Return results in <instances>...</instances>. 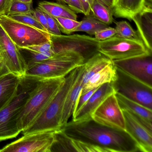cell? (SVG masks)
<instances>
[{"label": "cell", "instance_id": "d6a6232c", "mask_svg": "<svg viewBox=\"0 0 152 152\" xmlns=\"http://www.w3.org/2000/svg\"><path fill=\"white\" fill-rule=\"evenodd\" d=\"M116 31L115 28L108 27L97 32L95 34V38L98 41H103L115 36Z\"/></svg>", "mask_w": 152, "mask_h": 152}, {"label": "cell", "instance_id": "7a4b0ae2", "mask_svg": "<svg viewBox=\"0 0 152 152\" xmlns=\"http://www.w3.org/2000/svg\"><path fill=\"white\" fill-rule=\"evenodd\" d=\"M80 66L73 69L65 77L63 84L42 112L28 128L22 132L23 135L61 129L66 97L78 77Z\"/></svg>", "mask_w": 152, "mask_h": 152}, {"label": "cell", "instance_id": "4fadbf2b", "mask_svg": "<svg viewBox=\"0 0 152 152\" xmlns=\"http://www.w3.org/2000/svg\"><path fill=\"white\" fill-rule=\"evenodd\" d=\"M112 62L115 67L152 87V53Z\"/></svg>", "mask_w": 152, "mask_h": 152}, {"label": "cell", "instance_id": "f35d334b", "mask_svg": "<svg viewBox=\"0 0 152 152\" xmlns=\"http://www.w3.org/2000/svg\"><path fill=\"white\" fill-rule=\"evenodd\" d=\"M8 72H10L9 71L5 66L3 60H2V57L1 56H0V77H1L3 75Z\"/></svg>", "mask_w": 152, "mask_h": 152}, {"label": "cell", "instance_id": "7402d4cb", "mask_svg": "<svg viewBox=\"0 0 152 152\" xmlns=\"http://www.w3.org/2000/svg\"><path fill=\"white\" fill-rule=\"evenodd\" d=\"M38 8L53 18L64 17L77 20L76 13L64 4L43 1L39 2Z\"/></svg>", "mask_w": 152, "mask_h": 152}, {"label": "cell", "instance_id": "5bb4252c", "mask_svg": "<svg viewBox=\"0 0 152 152\" xmlns=\"http://www.w3.org/2000/svg\"><path fill=\"white\" fill-rule=\"evenodd\" d=\"M122 110L125 131L136 141L140 152H152V132H149L127 110Z\"/></svg>", "mask_w": 152, "mask_h": 152}, {"label": "cell", "instance_id": "8992f818", "mask_svg": "<svg viewBox=\"0 0 152 152\" xmlns=\"http://www.w3.org/2000/svg\"><path fill=\"white\" fill-rule=\"evenodd\" d=\"M115 67L116 77L111 83L115 93L152 110V87Z\"/></svg>", "mask_w": 152, "mask_h": 152}, {"label": "cell", "instance_id": "8d00e7d4", "mask_svg": "<svg viewBox=\"0 0 152 152\" xmlns=\"http://www.w3.org/2000/svg\"><path fill=\"white\" fill-rule=\"evenodd\" d=\"M68 7L77 14H83V11L80 0H68Z\"/></svg>", "mask_w": 152, "mask_h": 152}, {"label": "cell", "instance_id": "cb8c5ba5", "mask_svg": "<svg viewBox=\"0 0 152 152\" xmlns=\"http://www.w3.org/2000/svg\"><path fill=\"white\" fill-rule=\"evenodd\" d=\"M108 25L100 22L95 18L92 15L85 16L80 22V24L76 28L75 32H84L91 35L102 29L108 27Z\"/></svg>", "mask_w": 152, "mask_h": 152}, {"label": "cell", "instance_id": "ba28073f", "mask_svg": "<svg viewBox=\"0 0 152 152\" xmlns=\"http://www.w3.org/2000/svg\"><path fill=\"white\" fill-rule=\"evenodd\" d=\"M50 40L55 54L66 51L79 53L84 64L99 52V41L85 35H54L50 34Z\"/></svg>", "mask_w": 152, "mask_h": 152}, {"label": "cell", "instance_id": "b9f144b4", "mask_svg": "<svg viewBox=\"0 0 152 152\" xmlns=\"http://www.w3.org/2000/svg\"><path fill=\"white\" fill-rule=\"evenodd\" d=\"M21 2H25V3H32L33 0H17Z\"/></svg>", "mask_w": 152, "mask_h": 152}, {"label": "cell", "instance_id": "7bdbcfd3", "mask_svg": "<svg viewBox=\"0 0 152 152\" xmlns=\"http://www.w3.org/2000/svg\"><path fill=\"white\" fill-rule=\"evenodd\" d=\"M110 1H112V2H113V0H110Z\"/></svg>", "mask_w": 152, "mask_h": 152}, {"label": "cell", "instance_id": "6da1fadb", "mask_svg": "<svg viewBox=\"0 0 152 152\" xmlns=\"http://www.w3.org/2000/svg\"><path fill=\"white\" fill-rule=\"evenodd\" d=\"M73 139L99 147L106 152H140L137 144L125 131L102 125L92 118L67 122L61 128Z\"/></svg>", "mask_w": 152, "mask_h": 152}, {"label": "cell", "instance_id": "8fae6325", "mask_svg": "<svg viewBox=\"0 0 152 152\" xmlns=\"http://www.w3.org/2000/svg\"><path fill=\"white\" fill-rule=\"evenodd\" d=\"M91 118L102 125L125 131V120L115 92L107 96L93 112Z\"/></svg>", "mask_w": 152, "mask_h": 152}, {"label": "cell", "instance_id": "277c9868", "mask_svg": "<svg viewBox=\"0 0 152 152\" xmlns=\"http://www.w3.org/2000/svg\"><path fill=\"white\" fill-rule=\"evenodd\" d=\"M40 80L26 75L22 77L16 96L0 111V141L15 138L21 132L17 125L18 115Z\"/></svg>", "mask_w": 152, "mask_h": 152}, {"label": "cell", "instance_id": "ffe728a7", "mask_svg": "<svg viewBox=\"0 0 152 152\" xmlns=\"http://www.w3.org/2000/svg\"><path fill=\"white\" fill-rule=\"evenodd\" d=\"M83 64L80 67L78 77L69 91L66 97L62 115V126L66 124L68 122L70 117L72 115L75 104L82 89V81L84 72Z\"/></svg>", "mask_w": 152, "mask_h": 152}, {"label": "cell", "instance_id": "e0dca14e", "mask_svg": "<svg viewBox=\"0 0 152 152\" xmlns=\"http://www.w3.org/2000/svg\"><path fill=\"white\" fill-rule=\"evenodd\" d=\"M137 32L148 50L152 53V8L143 7L132 17Z\"/></svg>", "mask_w": 152, "mask_h": 152}, {"label": "cell", "instance_id": "ac0fdd59", "mask_svg": "<svg viewBox=\"0 0 152 152\" xmlns=\"http://www.w3.org/2000/svg\"><path fill=\"white\" fill-rule=\"evenodd\" d=\"M22 77L11 73L0 77V111L7 106L18 92Z\"/></svg>", "mask_w": 152, "mask_h": 152}, {"label": "cell", "instance_id": "52a82bcc", "mask_svg": "<svg viewBox=\"0 0 152 152\" xmlns=\"http://www.w3.org/2000/svg\"><path fill=\"white\" fill-rule=\"evenodd\" d=\"M0 25L19 48L39 45L50 40L48 33L15 21L7 15H0Z\"/></svg>", "mask_w": 152, "mask_h": 152}, {"label": "cell", "instance_id": "7c38bea8", "mask_svg": "<svg viewBox=\"0 0 152 152\" xmlns=\"http://www.w3.org/2000/svg\"><path fill=\"white\" fill-rule=\"evenodd\" d=\"M0 56L10 72L20 77L25 76L27 66L19 48L0 25Z\"/></svg>", "mask_w": 152, "mask_h": 152}, {"label": "cell", "instance_id": "1f68e13d", "mask_svg": "<svg viewBox=\"0 0 152 152\" xmlns=\"http://www.w3.org/2000/svg\"><path fill=\"white\" fill-rule=\"evenodd\" d=\"M98 88L92 89L83 95H79L76 104H75L72 116H74L79 111V110L84 105V104L87 102L91 96V95Z\"/></svg>", "mask_w": 152, "mask_h": 152}, {"label": "cell", "instance_id": "4316f807", "mask_svg": "<svg viewBox=\"0 0 152 152\" xmlns=\"http://www.w3.org/2000/svg\"><path fill=\"white\" fill-rule=\"evenodd\" d=\"M116 34L115 36L124 39L141 41L137 31L133 30L129 23L125 21L115 23Z\"/></svg>", "mask_w": 152, "mask_h": 152}, {"label": "cell", "instance_id": "ab89813d", "mask_svg": "<svg viewBox=\"0 0 152 152\" xmlns=\"http://www.w3.org/2000/svg\"><path fill=\"white\" fill-rule=\"evenodd\" d=\"M98 1L104 5H105L107 7L112 10L113 2L110 0H98Z\"/></svg>", "mask_w": 152, "mask_h": 152}, {"label": "cell", "instance_id": "60d3db41", "mask_svg": "<svg viewBox=\"0 0 152 152\" xmlns=\"http://www.w3.org/2000/svg\"><path fill=\"white\" fill-rule=\"evenodd\" d=\"M56 1H57L58 3H60V4L68 5V0H56Z\"/></svg>", "mask_w": 152, "mask_h": 152}, {"label": "cell", "instance_id": "3957f363", "mask_svg": "<svg viewBox=\"0 0 152 152\" xmlns=\"http://www.w3.org/2000/svg\"><path fill=\"white\" fill-rule=\"evenodd\" d=\"M64 78L40 80L31 92L23 108L18 115V128L23 132L39 116L64 81Z\"/></svg>", "mask_w": 152, "mask_h": 152}, {"label": "cell", "instance_id": "30bf717a", "mask_svg": "<svg viewBox=\"0 0 152 152\" xmlns=\"http://www.w3.org/2000/svg\"><path fill=\"white\" fill-rule=\"evenodd\" d=\"M56 131L23 135L22 137L0 149V152H50Z\"/></svg>", "mask_w": 152, "mask_h": 152}, {"label": "cell", "instance_id": "d590c367", "mask_svg": "<svg viewBox=\"0 0 152 152\" xmlns=\"http://www.w3.org/2000/svg\"><path fill=\"white\" fill-rule=\"evenodd\" d=\"M13 0H0V15H7Z\"/></svg>", "mask_w": 152, "mask_h": 152}, {"label": "cell", "instance_id": "e575fe53", "mask_svg": "<svg viewBox=\"0 0 152 152\" xmlns=\"http://www.w3.org/2000/svg\"><path fill=\"white\" fill-rule=\"evenodd\" d=\"M32 14L35 17V18L38 20V22L45 28L47 32L48 33L47 18H46V16H45L44 12L42 10H40L39 9L37 8V9L34 10Z\"/></svg>", "mask_w": 152, "mask_h": 152}, {"label": "cell", "instance_id": "484cf974", "mask_svg": "<svg viewBox=\"0 0 152 152\" xmlns=\"http://www.w3.org/2000/svg\"><path fill=\"white\" fill-rule=\"evenodd\" d=\"M19 49L27 66V70L38 63L52 58L49 55L33 51L26 48H19Z\"/></svg>", "mask_w": 152, "mask_h": 152}, {"label": "cell", "instance_id": "74e56055", "mask_svg": "<svg viewBox=\"0 0 152 152\" xmlns=\"http://www.w3.org/2000/svg\"><path fill=\"white\" fill-rule=\"evenodd\" d=\"M80 1L83 9V14L85 16L88 15L90 14L91 7L94 0H80Z\"/></svg>", "mask_w": 152, "mask_h": 152}, {"label": "cell", "instance_id": "f546056e", "mask_svg": "<svg viewBox=\"0 0 152 152\" xmlns=\"http://www.w3.org/2000/svg\"><path fill=\"white\" fill-rule=\"evenodd\" d=\"M34 10L32 3H25L17 0H13L10 9L9 13L7 15L32 14Z\"/></svg>", "mask_w": 152, "mask_h": 152}, {"label": "cell", "instance_id": "4dcf8cb0", "mask_svg": "<svg viewBox=\"0 0 152 152\" xmlns=\"http://www.w3.org/2000/svg\"><path fill=\"white\" fill-rule=\"evenodd\" d=\"M24 48H26L33 51L49 55L52 57L56 55L53 50V46L51 40L39 45Z\"/></svg>", "mask_w": 152, "mask_h": 152}, {"label": "cell", "instance_id": "9a60e30c", "mask_svg": "<svg viewBox=\"0 0 152 152\" xmlns=\"http://www.w3.org/2000/svg\"><path fill=\"white\" fill-rule=\"evenodd\" d=\"M115 92L111 83L99 86L84 105L72 116V120L78 121L91 118V115L99 105L109 95Z\"/></svg>", "mask_w": 152, "mask_h": 152}, {"label": "cell", "instance_id": "d6986e66", "mask_svg": "<svg viewBox=\"0 0 152 152\" xmlns=\"http://www.w3.org/2000/svg\"><path fill=\"white\" fill-rule=\"evenodd\" d=\"M144 1L145 0H113V16L132 21V17L143 8Z\"/></svg>", "mask_w": 152, "mask_h": 152}, {"label": "cell", "instance_id": "2e32d148", "mask_svg": "<svg viewBox=\"0 0 152 152\" xmlns=\"http://www.w3.org/2000/svg\"><path fill=\"white\" fill-rule=\"evenodd\" d=\"M115 95L121 110L129 112L137 121L152 132V110L119 93H115Z\"/></svg>", "mask_w": 152, "mask_h": 152}, {"label": "cell", "instance_id": "836d02e7", "mask_svg": "<svg viewBox=\"0 0 152 152\" xmlns=\"http://www.w3.org/2000/svg\"><path fill=\"white\" fill-rule=\"evenodd\" d=\"M44 14L47 18L49 33L54 35H61V31L59 30L58 25L55 18L47 13H44Z\"/></svg>", "mask_w": 152, "mask_h": 152}, {"label": "cell", "instance_id": "d4e9b609", "mask_svg": "<svg viewBox=\"0 0 152 152\" xmlns=\"http://www.w3.org/2000/svg\"><path fill=\"white\" fill-rule=\"evenodd\" d=\"M91 15L100 22L109 25L114 21L112 10L101 3L98 0H94L91 7Z\"/></svg>", "mask_w": 152, "mask_h": 152}, {"label": "cell", "instance_id": "603a6c76", "mask_svg": "<svg viewBox=\"0 0 152 152\" xmlns=\"http://www.w3.org/2000/svg\"><path fill=\"white\" fill-rule=\"evenodd\" d=\"M111 63L112 61L109 58L100 52L88 60L83 64L84 72L82 81V87L88 82L92 75Z\"/></svg>", "mask_w": 152, "mask_h": 152}, {"label": "cell", "instance_id": "5b68a950", "mask_svg": "<svg viewBox=\"0 0 152 152\" xmlns=\"http://www.w3.org/2000/svg\"><path fill=\"white\" fill-rule=\"evenodd\" d=\"M83 64L84 59L79 53L64 51L34 65L27 70L25 75L41 80L64 78Z\"/></svg>", "mask_w": 152, "mask_h": 152}, {"label": "cell", "instance_id": "44dd1931", "mask_svg": "<svg viewBox=\"0 0 152 152\" xmlns=\"http://www.w3.org/2000/svg\"><path fill=\"white\" fill-rule=\"evenodd\" d=\"M115 67L112 62L97 72L90 78L88 82L83 87L80 95H83L105 83L113 82L115 80Z\"/></svg>", "mask_w": 152, "mask_h": 152}, {"label": "cell", "instance_id": "83f0119b", "mask_svg": "<svg viewBox=\"0 0 152 152\" xmlns=\"http://www.w3.org/2000/svg\"><path fill=\"white\" fill-rule=\"evenodd\" d=\"M7 16L15 21L26 25L30 26L42 31L47 32L45 28L38 22L32 14L11 15Z\"/></svg>", "mask_w": 152, "mask_h": 152}, {"label": "cell", "instance_id": "f1b7e54d", "mask_svg": "<svg viewBox=\"0 0 152 152\" xmlns=\"http://www.w3.org/2000/svg\"><path fill=\"white\" fill-rule=\"evenodd\" d=\"M58 25L61 32L66 35H70L75 32L76 28L80 24V22L71 18L64 17L54 18Z\"/></svg>", "mask_w": 152, "mask_h": 152}, {"label": "cell", "instance_id": "9c48e42d", "mask_svg": "<svg viewBox=\"0 0 152 152\" xmlns=\"http://www.w3.org/2000/svg\"><path fill=\"white\" fill-rule=\"evenodd\" d=\"M99 51L112 61L152 53L148 50L141 41L115 36L105 40L99 41Z\"/></svg>", "mask_w": 152, "mask_h": 152}]
</instances>
